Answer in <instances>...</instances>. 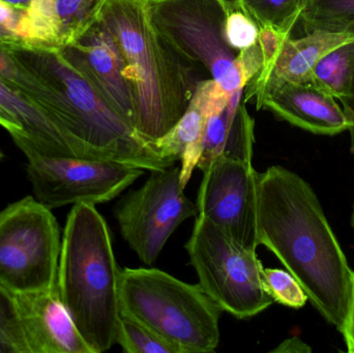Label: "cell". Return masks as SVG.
Returning <instances> with one entry per match:
<instances>
[{"label": "cell", "instance_id": "obj_28", "mask_svg": "<svg viewBox=\"0 0 354 353\" xmlns=\"http://www.w3.org/2000/svg\"><path fill=\"white\" fill-rule=\"evenodd\" d=\"M289 37H291V35L282 32L274 27H260L258 44H259L262 56H263V68H262V70L268 68L274 61L281 48H282L283 43Z\"/></svg>", "mask_w": 354, "mask_h": 353}, {"label": "cell", "instance_id": "obj_13", "mask_svg": "<svg viewBox=\"0 0 354 353\" xmlns=\"http://www.w3.org/2000/svg\"><path fill=\"white\" fill-rule=\"evenodd\" d=\"M17 310L30 353H93L60 298L51 288L15 294Z\"/></svg>", "mask_w": 354, "mask_h": 353}, {"label": "cell", "instance_id": "obj_20", "mask_svg": "<svg viewBox=\"0 0 354 353\" xmlns=\"http://www.w3.org/2000/svg\"><path fill=\"white\" fill-rule=\"evenodd\" d=\"M0 79L12 90L44 110L58 124L59 99L57 95L10 53L3 37H0Z\"/></svg>", "mask_w": 354, "mask_h": 353}, {"label": "cell", "instance_id": "obj_29", "mask_svg": "<svg viewBox=\"0 0 354 353\" xmlns=\"http://www.w3.org/2000/svg\"><path fill=\"white\" fill-rule=\"evenodd\" d=\"M343 111L348 122V131L351 133V149L354 153V82L351 93L344 99H340Z\"/></svg>", "mask_w": 354, "mask_h": 353}, {"label": "cell", "instance_id": "obj_24", "mask_svg": "<svg viewBox=\"0 0 354 353\" xmlns=\"http://www.w3.org/2000/svg\"><path fill=\"white\" fill-rule=\"evenodd\" d=\"M116 343L127 353H180L145 325L120 314Z\"/></svg>", "mask_w": 354, "mask_h": 353}, {"label": "cell", "instance_id": "obj_4", "mask_svg": "<svg viewBox=\"0 0 354 353\" xmlns=\"http://www.w3.org/2000/svg\"><path fill=\"white\" fill-rule=\"evenodd\" d=\"M120 278L111 233L95 205H73L62 234L57 286L93 353L111 350L120 321Z\"/></svg>", "mask_w": 354, "mask_h": 353}, {"label": "cell", "instance_id": "obj_11", "mask_svg": "<svg viewBox=\"0 0 354 353\" xmlns=\"http://www.w3.org/2000/svg\"><path fill=\"white\" fill-rule=\"evenodd\" d=\"M198 215L218 226L235 244L258 248L257 188L259 172L252 162L218 155L203 170Z\"/></svg>", "mask_w": 354, "mask_h": 353}, {"label": "cell", "instance_id": "obj_21", "mask_svg": "<svg viewBox=\"0 0 354 353\" xmlns=\"http://www.w3.org/2000/svg\"><path fill=\"white\" fill-rule=\"evenodd\" d=\"M353 41L326 54L310 76L309 82L339 101L349 95L354 82Z\"/></svg>", "mask_w": 354, "mask_h": 353}, {"label": "cell", "instance_id": "obj_18", "mask_svg": "<svg viewBox=\"0 0 354 353\" xmlns=\"http://www.w3.org/2000/svg\"><path fill=\"white\" fill-rule=\"evenodd\" d=\"M0 126L16 146L27 144L48 155L84 158L72 139L32 102L0 79Z\"/></svg>", "mask_w": 354, "mask_h": 353}, {"label": "cell", "instance_id": "obj_2", "mask_svg": "<svg viewBox=\"0 0 354 353\" xmlns=\"http://www.w3.org/2000/svg\"><path fill=\"white\" fill-rule=\"evenodd\" d=\"M99 21L113 35L126 64L134 95L133 126L155 144L180 120L198 83L206 78L160 32L149 0H107Z\"/></svg>", "mask_w": 354, "mask_h": 353}, {"label": "cell", "instance_id": "obj_14", "mask_svg": "<svg viewBox=\"0 0 354 353\" xmlns=\"http://www.w3.org/2000/svg\"><path fill=\"white\" fill-rule=\"evenodd\" d=\"M107 0H32L15 27V37L31 45L64 48L99 21Z\"/></svg>", "mask_w": 354, "mask_h": 353}, {"label": "cell", "instance_id": "obj_1", "mask_svg": "<svg viewBox=\"0 0 354 353\" xmlns=\"http://www.w3.org/2000/svg\"><path fill=\"white\" fill-rule=\"evenodd\" d=\"M257 236L258 245L278 257L312 306L342 333L354 271L313 189L282 166L259 173Z\"/></svg>", "mask_w": 354, "mask_h": 353}, {"label": "cell", "instance_id": "obj_12", "mask_svg": "<svg viewBox=\"0 0 354 353\" xmlns=\"http://www.w3.org/2000/svg\"><path fill=\"white\" fill-rule=\"evenodd\" d=\"M58 49L111 107L133 126L134 95L124 74V57L109 29L97 21L75 43Z\"/></svg>", "mask_w": 354, "mask_h": 353}, {"label": "cell", "instance_id": "obj_34", "mask_svg": "<svg viewBox=\"0 0 354 353\" xmlns=\"http://www.w3.org/2000/svg\"><path fill=\"white\" fill-rule=\"evenodd\" d=\"M4 158V153L3 151H1V149H0V161H1L2 159Z\"/></svg>", "mask_w": 354, "mask_h": 353}, {"label": "cell", "instance_id": "obj_15", "mask_svg": "<svg viewBox=\"0 0 354 353\" xmlns=\"http://www.w3.org/2000/svg\"><path fill=\"white\" fill-rule=\"evenodd\" d=\"M257 109L272 111L281 120L318 135L340 134L348 122L336 99L311 82H286L262 93L255 102Z\"/></svg>", "mask_w": 354, "mask_h": 353}, {"label": "cell", "instance_id": "obj_22", "mask_svg": "<svg viewBox=\"0 0 354 353\" xmlns=\"http://www.w3.org/2000/svg\"><path fill=\"white\" fill-rule=\"evenodd\" d=\"M299 22L305 33L318 29L346 32L354 26V0H303Z\"/></svg>", "mask_w": 354, "mask_h": 353}, {"label": "cell", "instance_id": "obj_10", "mask_svg": "<svg viewBox=\"0 0 354 353\" xmlns=\"http://www.w3.org/2000/svg\"><path fill=\"white\" fill-rule=\"evenodd\" d=\"M198 215L180 184V165L153 170L141 188L129 192L115 209L120 233L147 267L155 265L179 225Z\"/></svg>", "mask_w": 354, "mask_h": 353}, {"label": "cell", "instance_id": "obj_9", "mask_svg": "<svg viewBox=\"0 0 354 353\" xmlns=\"http://www.w3.org/2000/svg\"><path fill=\"white\" fill-rule=\"evenodd\" d=\"M27 159L33 196L48 209L100 204L120 196L145 170L115 162L48 155L30 145H18Z\"/></svg>", "mask_w": 354, "mask_h": 353}, {"label": "cell", "instance_id": "obj_36", "mask_svg": "<svg viewBox=\"0 0 354 353\" xmlns=\"http://www.w3.org/2000/svg\"><path fill=\"white\" fill-rule=\"evenodd\" d=\"M347 32H353L354 33V26L351 27V28L347 30Z\"/></svg>", "mask_w": 354, "mask_h": 353}, {"label": "cell", "instance_id": "obj_32", "mask_svg": "<svg viewBox=\"0 0 354 353\" xmlns=\"http://www.w3.org/2000/svg\"><path fill=\"white\" fill-rule=\"evenodd\" d=\"M1 1L23 14L29 8L32 0H1Z\"/></svg>", "mask_w": 354, "mask_h": 353}, {"label": "cell", "instance_id": "obj_17", "mask_svg": "<svg viewBox=\"0 0 354 353\" xmlns=\"http://www.w3.org/2000/svg\"><path fill=\"white\" fill-rule=\"evenodd\" d=\"M354 39L353 32L318 30L285 39L274 61L260 70L243 89V101L255 102L268 89L282 83L309 82L317 62L335 48Z\"/></svg>", "mask_w": 354, "mask_h": 353}, {"label": "cell", "instance_id": "obj_8", "mask_svg": "<svg viewBox=\"0 0 354 353\" xmlns=\"http://www.w3.org/2000/svg\"><path fill=\"white\" fill-rule=\"evenodd\" d=\"M62 234L52 209L27 196L0 211V286L21 294L57 283Z\"/></svg>", "mask_w": 354, "mask_h": 353}, {"label": "cell", "instance_id": "obj_25", "mask_svg": "<svg viewBox=\"0 0 354 353\" xmlns=\"http://www.w3.org/2000/svg\"><path fill=\"white\" fill-rule=\"evenodd\" d=\"M0 353H30L19 318L15 296L0 286Z\"/></svg>", "mask_w": 354, "mask_h": 353}, {"label": "cell", "instance_id": "obj_33", "mask_svg": "<svg viewBox=\"0 0 354 353\" xmlns=\"http://www.w3.org/2000/svg\"><path fill=\"white\" fill-rule=\"evenodd\" d=\"M230 10H243V0H222Z\"/></svg>", "mask_w": 354, "mask_h": 353}, {"label": "cell", "instance_id": "obj_6", "mask_svg": "<svg viewBox=\"0 0 354 353\" xmlns=\"http://www.w3.org/2000/svg\"><path fill=\"white\" fill-rule=\"evenodd\" d=\"M160 32L225 93L243 90L263 68L259 44L233 49L225 35L229 10L222 0H149Z\"/></svg>", "mask_w": 354, "mask_h": 353}, {"label": "cell", "instance_id": "obj_27", "mask_svg": "<svg viewBox=\"0 0 354 353\" xmlns=\"http://www.w3.org/2000/svg\"><path fill=\"white\" fill-rule=\"evenodd\" d=\"M225 35L229 45L241 51L257 44L259 27L243 10H230L225 23Z\"/></svg>", "mask_w": 354, "mask_h": 353}, {"label": "cell", "instance_id": "obj_3", "mask_svg": "<svg viewBox=\"0 0 354 353\" xmlns=\"http://www.w3.org/2000/svg\"><path fill=\"white\" fill-rule=\"evenodd\" d=\"M10 53L37 75L59 99L57 122L84 159L115 162L145 171L164 169V159L66 59L58 48L3 39Z\"/></svg>", "mask_w": 354, "mask_h": 353}, {"label": "cell", "instance_id": "obj_30", "mask_svg": "<svg viewBox=\"0 0 354 353\" xmlns=\"http://www.w3.org/2000/svg\"><path fill=\"white\" fill-rule=\"evenodd\" d=\"M346 344L347 352L354 353V283L353 290V298H351V306H349L348 315H347L346 323L342 331Z\"/></svg>", "mask_w": 354, "mask_h": 353}, {"label": "cell", "instance_id": "obj_5", "mask_svg": "<svg viewBox=\"0 0 354 353\" xmlns=\"http://www.w3.org/2000/svg\"><path fill=\"white\" fill-rule=\"evenodd\" d=\"M120 314L180 353L214 352L220 343L222 309L199 284L185 283L157 269H124L120 278Z\"/></svg>", "mask_w": 354, "mask_h": 353}, {"label": "cell", "instance_id": "obj_7", "mask_svg": "<svg viewBox=\"0 0 354 353\" xmlns=\"http://www.w3.org/2000/svg\"><path fill=\"white\" fill-rule=\"evenodd\" d=\"M185 249L198 284L223 312L251 318L274 304L264 290L256 251L235 244L207 218L197 216Z\"/></svg>", "mask_w": 354, "mask_h": 353}, {"label": "cell", "instance_id": "obj_16", "mask_svg": "<svg viewBox=\"0 0 354 353\" xmlns=\"http://www.w3.org/2000/svg\"><path fill=\"white\" fill-rule=\"evenodd\" d=\"M231 95L212 79L200 81L180 120L167 134L156 141V149L161 157L174 163L180 162L183 188L189 184L201 157L208 120L227 105Z\"/></svg>", "mask_w": 354, "mask_h": 353}, {"label": "cell", "instance_id": "obj_31", "mask_svg": "<svg viewBox=\"0 0 354 353\" xmlns=\"http://www.w3.org/2000/svg\"><path fill=\"white\" fill-rule=\"evenodd\" d=\"M274 353H304L311 352V348L304 343L299 338L293 337L290 339L285 340L278 347L272 350Z\"/></svg>", "mask_w": 354, "mask_h": 353}, {"label": "cell", "instance_id": "obj_19", "mask_svg": "<svg viewBox=\"0 0 354 353\" xmlns=\"http://www.w3.org/2000/svg\"><path fill=\"white\" fill-rule=\"evenodd\" d=\"M254 142V120L245 109L243 89L208 120L197 167L203 171L218 155L252 162Z\"/></svg>", "mask_w": 354, "mask_h": 353}, {"label": "cell", "instance_id": "obj_26", "mask_svg": "<svg viewBox=\"0 0 354 353\" xmlns=\"http://www.w3.org/2000/svg\"><path fill=\"white\" fill-rule=\"evenodd\" d=\"M264 290L274 302L289 308L299 309L305 306L308 296L301 284L289 273L279 269H262Z\"/></svg>", "mask_w": 354, "mask_h": 353}, {"label": "cell", "instance_id": "obj_35", "mask_svg": "<svg viewBox=\"0 0 354 353\" xmlns=\"http://www.w3.org/2000/svg\"><path fill=\"white\" fill-rule=\"evenodd\" d=\"M351 224H353V226L354 227V205H353V217H351Z\"/></svg>", "mask_w": 354, "mask_h": 353}, {"label": "cell", "instance_id": "obj_23", "mask_svg": "<svg viewBox=\"0 0 354 353\" xmlns=\"http://www.w3.org/2000/svg\"><path fill=\"white\" fill-rule=\"evenodd\" d=\"M303 0H243V10L258 25L291 35L301 18Z\"/></svg>", "mask_w": 354, "mask_h": 353}]
</instances>
